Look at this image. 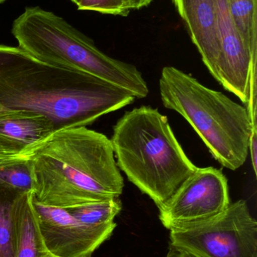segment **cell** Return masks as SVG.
Listing matches in <instances>:
<instances>
[{
	"label": "cell",
	"mask_w": 257,
	"mask_h": 257,
	"mask_svg": "<svg viewBox=\"0 0 257 257\" xmlns=\"http://www.w3.org/2000/svg\"><path fill=\"white\" fill-rule=\"evenodd\" d=\"M135 99L104 80L45 63L19 47L0 45V111L43 116L58 131L89 126Z\"/></svg>",
	"instance_id": "6da1fadb"
},
{
	"label": "cell",
	"mask_w": 257,
	"mask_h": 257,
	"mask_svg": "<svg viewBox=\"0 0 257 257\" xmlns=\"http://www.w3.org/2000/svg\"><path fill=\"white\" fill-rule=\"evenodd\" d=\"M24 157L33 168V198L42 205L69 208L123 192L111 141L86 126L54 132Z\"/></svg>",
	"instance_id": "7a4b0ae2"
},
{
	"label": "cell",
	"mask_w": 257,
	"mask_h": 257,
	"mask_svg": "<svg viewBox=\"0 0 257 257\" xmlns=\"http://www.w3.org/2000/svg\"><path fill=\"white\" fill-rule=\"evenodd\" d=\"M110 141L118 167L158 208L198 168L157 108L143 105L125 112Z\"/></svg>",
	"instance_id": "3957f363"
},
{
	"label": "cell",
	"mask_w": 257,
	"mask_h": 257,
	"mask_svg": "<svg viewBox=\"0 0 257 257\" xmlns=\"http://www.w3.org/2000/svg\"><path fill=\"white\" fill-rule=\"evenodd\" d=\"M12 33L19 48L39 60L104 80L136 99L149 94L135 66L104 54L90 38L53 12L38 6L26 8L14 21Z\"/></svg>",
	"instance_id": "277c9868"
},
{
	"label": "cell",
	"mask_w": 257,
	"mask_h": 257,
	"mask_svg": "<svg viewBox=\"0 0 257 257\" xmlns=\"http://www.w3.org/2000/svg\"><path fill=\"white\" fill-rule=\"evenodd\" d=\"M159 90L164 106L183 116L223 167L244 164L253 130L246 106L173 66L163 68Z\"/></svg>",
	"instance_id": "5b68a950"
},
{
	"label": "cell",
	"mask_w": 257,
	"mask_h": 257,
	"mask_svg": "<svg viewBox=\"0 0 257 257\" xmlns=\"http://www.w3.org/2000/svg\"><path fill=\"white\" fill-rule=\"evenodd\" d=\"M170 239L201 257H257V222L244 200L205 223L170 230Z\"/></svg>",
	"instance_id": "8992f818"
},
{
	"label": "cell",
	"mask_w": 257,
	"mask_h": 257,
	"mask_svg": "<svg viewBox=\"0 0 257 257\" xmlns=\"http://www.w3.org/2000/svg\"><path fill=\"white\" fill-rule=\"evenodd\" d=\"M226 176L214 167L197 168L159 207V220L169 230L187 229L218 216L230 205Z\"/></svg>",
	"instance_id": "52a82bcc"
},
{
	"label": "cell",
	"mask_w": 257,
	"mask_h": 257,
	"mask_svg": "<svg viewBox=\"0 0 257 257\" xmlns=\"http://www.w3.org/2000/svg\"><path fill=\"white\" fill-rule=\"evenodd\" d=\"M32 205L48 254L56 257H92L114 229H93L80 224L65 208L38 202Z\"/></svg>",
	"instance_id": "ba28073f"
},
{
	"label": "cell",
	"mask_w": 257,
	"mask_h": 257,
	"mask_svg": "<svg viewBox=\"0 0 257 257\" xmlns=\"http://www.w3.org/2000/svg\"><path fill=\"white\" fill-rule=\"evenodd\" d=\"M220 58L214 77L225 90L247 105L252 81L256 78L257 55L246 46L234 24L226 0H217Z\"/></svg>",
	"instance_id": "9c48e42d"
},
{
	"label": "cell",
	"mask_w": 257,
	"mask_h": 257,
	"mask_svg": "<svg viewBox=\"0 0 257 257\" xmlns=\"http://www.w3.org/2000/svg\"><path fill=\"white\" fill-rule=\"evenodd\" d=\"M213 77L220 58L217 0H172Z\"/></svg>",
	"instance_id": "30bf717a"
},
{
	"label": "cell",
	"mask_w": 257,
	"mask_h": 257,
	"mask_svg": "<svg viewBox=\"0 0 257 257\" xmlns=\"http://www.w3.org/2000/svg\"><path fill=\"white\" fill-rule=\"evenodd\" d=\"M54 132L52 122L43 116L25 111H0V144L21 158Z\"/></svg>",
	"instance_id": "8fae6325"
},
{
	"label": "cell",
	"mask_w": 257,
	"mask_h": 257,
	"mask_svg": "<svg viewBox=\"0 0 257 257\" xmlns=\"http://www.w3.org/2000/svg\"><path fill=\"white\" fill-rule=\"evenodd\" d=\"M32 193H24L15 209L16 257H43L48 254L32 205Z\"/></svg>",
	"instance_id": "7c38bea8"
},
{
	"label": "cell",
	"mask_w": 257,
	"mask_h": 257,
	"mask_svg": "<svg viewBox=\"0 0 257 257\" xmlns=\"http://www.w3.org/2000/svg\"><path fill=\"white\" fill-rule=\"evenodd\" d=\"M82 226L93 229H114L115 217L122 210L119 198L65 208Z\"/></svg>",
	"instance_id": "4fadbf2b"
},
{
	"label": "cell",
	"mask_w": 257,
	"mask_h": 257,
	"mask_svg": "<svg viewBox=\"0 0 257 257\" xmlns=\"http://www.w3.org/2000/svg\"><path fill=\"white\" fill-rule=\"evenodd\" d=\"M23 194L0 183V257H16L15 209Z\"/></svg>",
	"instance_id": "5bb4252c"
},
{
	"label": "cell",
	"mask_w": 257,
	"mask_h": 257,
	"mask_svg": "<svg viewBox=\"0 0 257 257\" xmlns=\"http://www.w3.org/2000/svg\"><path fill=\"white\" fill-rule=\"evenodd\" d=\"M234 24L249 51L257 55L256 0H226Z\"/></svg>",
	"instance_id": "9a60e30c"
},
{
	"label": "cell",
	"mask_w": 257,
	"mask_h": 257,
	"mask_svg": "<svg viewBox=\"0 0 257 257\" xmlns=\"http://www.w3.org/2000/svg\"><path fill=\"white\" fill-rule=\"evenodd\" d=\"M0 183L24 193H33V168L28 159H18L0 167Z\"/></svg>",
	"instance_id": "2e32d148"
},
{
	"label": "cell",
	"mask_w": 257,
	"mask_h": 257,
	"mask_svg": "<svg viewBox=\"0 0 257 257\" xmlns=\"http://www.w3.org/2000/svg\"><path fill=\"white\" fill-rule=\"evenodd\" d=\"M76 6L79 11H91L114 16L127 17L131 12L123 0H79Z\"/></svg>",
	"instance_id": "e0dca14e"
},
{
	"label": "cell",
	"mask_w": 257,
	"mask_h": 257,
	"mask_svg": "<svg viewBox=\"0 0 257 257\" xmlns=\"http://www.w3.org/2000/svg\"><path fill=\"white\" fill-rule=\"evenodd\" d=\"M249 153L251 158L252 167L253 172L256 176L257 174V130H252L250 135V140H249Z\"/></svg>",
	"instance_id": "ac0fdd59"
},
{
	"label": "cell",
	"mask_w": 257,
	"mask_h": 257,
	"mask_svg": "<svg viewBox=\"0 0 257 257\" xmlns=\"http://www.w3.org/2000/svg\"><path fill=\"white\" fill-rule=\"evenodd\" d=\"M165 257H201L196 253H192L189 250L181 248V247H177L170 244V247L168 249V253Z\"/></svg>",
	"instance_id": "d6986e66"
},
{
	"label": "cell",
	"mask_w": 257,
	"mask_h": 257,
	"mask_svg": "<svg viewBox=\"0 0 257 257\" xmlns=\"http://www.w3.org/2000/svg\"><path fill=\"white\" fill-rule=\"evenodd\" d=\"M18 159H21V157L12 154L0 144V167Z\"/></svg>",
	"instance_id": "ffe728a7"
},
{
	"label": "cell",
	"mask_w": 257,
	"mask_h": 257,
	"mask_svg": "<svg viewBox=\"0 0 257 257\" xmlns=\"http://www.w3.org/2000/svg\"><path fill=\"white\" fill-rule=\"evenodd\" d=\"M123 2L126 7L132 11L147 7L151 4L152 0H123Z\"/></svg>",
	"instance_id": "44dd1931"
},
{
	"label": "cell",
	"mask_w": 257,
	"mask_h": 257,
	"mask_svg": "<svg viewBox=\"0 0 257 257\" xmlns=\"http://www.w3.org/2000/svg\"><path fill=\"white\" fill-rule=\"evenodd\" d=\"M70 1L72 2V3H73L75 5V6H76L77 3H78V1H79V0H70Z\"/></svg>",
	"instance_id": "7402d4cb"
},
{
	"label": "cell",
	"mask_w": 257,
	"mask_h": 257,
	"mask_svg": "<svg viewBox=\"0 0 257 257\" xmlns=\"http://www.w3.org/2000/svg\"><path fill=\"white\" fill-rule=\"evenodd\" d=\"M43 257H56V256H51V255H50V254H46V255H45V256H44Z\"/></svg>",
	"instance_id": "603a6c76"
},
{
	"label": "cell",
	"mask_w": 257,
	"mask_h": 257,
	"mask_svg": "<svg viewBox=\"0 0 257 257\" xmlns=\"http://www.w3.org/2000/svg\"><path fill=\"white\" fill-rule=\"evenodd\" d=\"M5 1H6V0H0V5H1L2 3H4Z\"/></svg>",
	"instance_id": "cb8c5ba5"
}]
</instances>
